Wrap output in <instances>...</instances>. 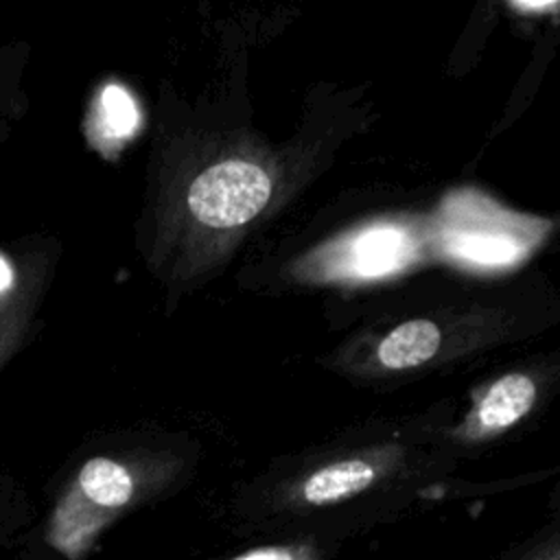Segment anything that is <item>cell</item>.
Here are the masks:
<instances>
[{"label": "cell", "mask_w": 560, "mask_h": 560, "mask_svg": "<svg viewBox=\"0 0 560 560\" xmlns=\"http://www.w3.org/2000/svg\"><path fill=\"white\" fill-rule=\"evenodd\" d=\"M24 59L26 48L20 44L0 48V144L9 140L15 122L26 107L20 85Z\"/></svg>", "instance_id": "obj_7"}, {"label": "cell", "mask_w": 560, "mask_h": 560, "mask_svg": "<svg viewBox=\"0 0 560 560\" xmlns=\"http://www.w3.org/2000/svg\"><path fill=\"white\" fill-rule=\"evenodd\" d=\"M527 560H560V551H558V545L556 542H549L547 549H540L536 551L532 558Z\"/></svg>", "instance_id": "obj_12"}, {"label": "cell", "mask_w": 560, "mask_h": 560, "mask_svg": "<svg viewBox=\"0 0 560 560\" xmlns=\"http://www.w3.org/2000/svg\"><path fill=\"white\" fill-rule=\"evenodd\" d=\"M440 348V328L429 319H411L394 328L378 346V359L389 370L418 368Z\"/></svg>", "instance_id": "obj_5"}, {"label": "cell", "mask_w": 560, "mask_h": 560, "mask_svg": "<svg viewBox=\"0 0 560 560\" xmlns=\"http://www.w3.org/2000/svg\"><path fill=\"white\" fill-rule=\"evenodd\" d=\"M230 560H315V551L304 545H267L247 549Z\"/></svg>", "instance_id": "obj_11"}, {"label": "cell", "mask_w": 560, "mask_h": 560, "mask_svg": "<svg viewBox=\"0 0 560 560\" xmlns=\"http://www.w3.org/2000/svg\"><path fill=\"white\" fill-rule=\"evenodd\" d=\"M536 398V385L525 374H508L483 396L477 420L486 431H499L523 418Z\"/></svg>", "instance_id": "obj_6"}, {"label": "cell", "mask_w": 560, "mask_h": 560, "mask_svg": "<svg viewBox=\"0 0 560 560\" xmlns=\"http://www.w3.org/2000/svg\"><path fill=\"white\" fill-rule=\"evenodd\" d=\"M136 492V477L118 459L107 455L85 459L35 532L39 547L61 560H85Z\"/></svg>", "instance_id": "obj_1"}, {"label": "cell", "mask_w": 560, "mask_h": 560, "mask_svg": "<svg viewBox=\"0 0 560 560\" xmlns=\"http://www.w3.org/2000/svg\"><path fill=\"white\" fill-rule=\"evenodd\" d=\"M376 479V468L365 459H341L315 470L302 483V501L328 505L363 492Z\"/></svg>", "instance_id": "obj_4"}, {"label": "cell", "mask_w": 560, "mask_h": 560, "mask_svg": "<svg viewBox=\"0 0 560 560\" xmlns=\"http://www.w3.org/2000/svg\"><path fill=\"white\" fill-rule=\"evenodd\" d=\"M136 118V107L125 92L114 85L103 92V120L107 131L118 136L127 133L129 129H133Z\"/></svg>", "instance_id": "obj_10"}, {"label": "cell", "mask_w": 560, "mask_h": 560, "mask_svg": "<svg viewBox=\"0 0 560 560\" xmlns=\"http://www.w3.org/2000/svg\"><path fill=\"white\" fill-rule=\"evenodd\" d=\"M407 249V238L394 228H378L365 232L354 243V262L357 269L374 276L389 271L400 265Z\"/></svg>", "instance_id": "obj_8"}, {"label": "cell", "mask_w": 560, "mask_h": 560, "mask_svg": "<svg viewBox=\"0 0 560 560\" xmlns=\"http://www.w3.org/2000/svg\"><path fill=\"white\" fill-rule=\"evenodd\" d=\"M42 260H26L0 282V370L18 354L31 330L42 291Z\"/></svg>", "instance_id": "obj_3"}, {"label": "cell", "mask_w": 560, "mask_h": 560, "mask_svg": "<svg viewBox=\"0 0 560 560\" xmlns=\"http://www.w3.org/2000/svg\"><path fill=\"white\" fill-rule=\"evenodd\" d=\"M24 497L13 479H0V547L7 545L24 521Z\"/></svg>", "instance_id": "obj_9"}, {"label": "cell", "mask_w": 560, "mask_h": 560, "mask_svg": "<svg viewBox=\"0 0 560 560\" xmlns=\"http://www.w3.org/2000/svg\"><path fill=\"white\" fill-rule=\"evenodd\" d=\"M271 195L269 175L245 160H228L203 171L190 186L192 214L212 228H234L256 217Z\"/></svg>", "instance_id": "obj_2"}]
</instances>
